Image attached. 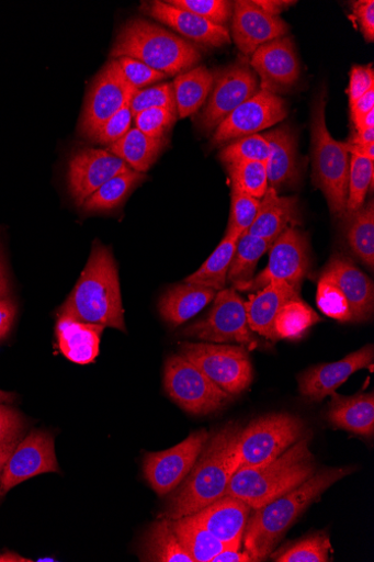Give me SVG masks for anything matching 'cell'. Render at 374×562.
Listing matches in <instances>:
<instances>
[{"mask_svg": "<svg viewBox=\"0 0 374 562\" xmlns=\"http://www.w3.org/2000/svg\"><path fill=\"white\" fill-rule=\"evenodd\" d=\"M241 428L228 425L212 435L186 479L169 497L163 517L178 520L222 498L239 470L238 440Z\"/></svg>", "mask_w": 374, "mask_h": 562, "instance_id": "1", "label": "cell"}, {"mask_svg": "<svg viewBox=\"0 0 374 562\" xmlns=\"http://www.w3.org/2000/svg\"><path fill=\"white\" fill-rule=\"evenodd\" d=\"M352 471L350 468L320 470L294 490L254 508L242 539L245 550L256 562L269 558L308 506Z\"/></svg>", "mask_w": 374, "mask_h": 562, "instance_id": "2", "label": "cell"}, {"mask_svg": "<svg viewBox=\"0 0 374 562\" xmlns=\"http://www.w3.org/2000/svg\"><path fill=\"white\" fill-rule=\"evenodd\" d=\"M58 315L126 333L118 268L110 247L93 243L89 261Z\"/></svg>", "mask_w": 374, "mask_h": 562, "instance_id": "3", "label": "cell"}, {"mask_svg": "<svg viewBox=\"0 0 374 562\" xmlns=\"http://www.w3.org/2000/svg\"><path fill=\"white\" fill-rule=\"evenodd\" d=\"M110 56L113 60H137L167 77L190 71L202 58L200 49L191 42L140 19L121 29Z\"/></svg>", "mask_w": 374, "mask_h": 562, "instance_id": "4", "label": "cell"}, {"mask_svg": "<svg viewBox=\"0 0 374 562\" xmlns=\"http://www.w3.org/2000/svg\"><path fill=\"white\" fill-rule=\"evenodd\" d=\"M309 440L310 437L304 436L271 463L239 469L225 495L237 497L254 509L299 486L316 472Z\"/></svg>", "mask_w": 374, "mask_h": 562, "instance_id": "5", "label": "cell"}, {"mask_svg": "<svg viewBox=\"0 0 374 562\" xmlns=\"http://www.w3.org/2000/svg\"><path fill=\"white\" fill-rule=\"evenodd\" d=\"M326 106L324 90L318 93L311 109L313 180L324 191L332 215L342 220L347 214L351 155L345 143L331 136Z\"/></svg>", "mask_w": 374, "mask_h": 562, "instance_id": "6", "label": "cell"}, {"mask_svg": "<svg viewBox=\"0 0 374 562\" xmlns=\"http://www.w3.org/2000/svg\"><path fill=\"white\" fill-rule=\"evenodd\" d=\"M304 436L305 423L296 416L272 414L253 420L240 432L239 469L273 462Z\"/></svg>", "mask_w": 374, "mask_h": 562, "instance_id": "7", "label": "cell"}, {"mask_svg": "<svg viewBox=\"0 0 374 562\" xmlns=\"http://www.w3.org/2000/svg\"><path fill=\"white\" fill-rule=\"evenodd\" d=\"M165 389L184 412L194 416L215 414L233 398L181 353L170 356L166 362Z\"/></svg>", "mask_w": 374, "mask_h": 562, "instance_id": "8", "label": "cell"}, {"mask_svg": "<svg viewBox=\"0 0 374 562\" xmlns=\"http://www.w3.org/2000/svg\"><path fill=\"white\" fill-rule=\"evenodd\" d=\"M180 353L213 383L230 395H239L251 384L253 373L243 346L182 342Z\"/></svg>", "mask_w": 374, "mask_h": 562, "instance_id": "9", "label": "cell"}, {"mask_svg": "<svg viewBox=\"0 0 374 562\" xmlns=\"http://www.w3.org/2000/svg\"><path fill=\"white\" fill-rule=\"evenodd\" d=\"M183 335L216 344L234 341L248 350L260 344L249 328L245 301L235 288L219 291L206 318L188 327Z\"/></svg>", "mask_w": 374, "mask_h": 562, "instance_id": "10", "label": "cell"}, {"mask_svg": "<svg viewBox=\"0 0 374 562\" xmlns=\"http://www.w3.org/2000/svg\"><path fill=\"white\" fill-rule=\"evenodd\" d=\"M310 270L308 238L297 227H290L272 244L269 266L247 283L233 288L242 292H258L273 281H285L299 291Z\"/></svg>", "mask_w": 374, "mask_h": 562, "instance_id": "11", "label": "cell"}, {"mask_svg": "<svg viewBox=\"0 0 374 562\" xmlns=\"http://www.w3.org/2000/svg\"><path fill=\"white\" fill-rule=\"evenodd\" d=\"M213 77L215 83L209 100L197 120L199 128L204 133L217 128L258 92V77L246 58L213 72Z\"/></svg>", "mask_w": 374, "mask_h": 562, "instance_id": "12", "label": "cell"}, {"mask_svg": "<svg viewBox=\"0 0 374 562\" xmlns=\"http://www.w3.org/2000/svg\"><path fill=\"white\" fill-rule=\"evenodd\" d=\"M136 89L126 80L117 60L106 64L88 92L79 132L92 139L98 130L129 104Z\"/></svg>", "mask_w": 374, "mask_h": 562, "instance_id": "13", "label": "cell"}, {"mask_svg": "<svg viewBox=\"0 0 374 562\" xmlns=\"http://www.w3.org/2000/svg\"><path fill=\"white\" fill-rule=\"evenodd\" d=\"M211 435L200 430L175 447L144 456L143 472L149 486L159 495L172 493L186 479Z\"/></svg>", "mask_w": 374, "mask_h": 562, "instance_id": "14", "label": "cell"}, {"mask_svg": "<svg viewBox=\"0 0 374 562\" xmlns=\"http://www.w3.org/2000/svg\"><path fill=\"white\" fill-rule=\"evenodd\" d=\"M287 115L284 99L260 89L216 128L212 136V145H223L271 128L284 121Z\"/></svg>", "mask_w": 374, "mask_h": 562, "instance_id": "15", "label": "cell"}, {"mask_svg": "<svg viewBox=\"0 0 374 562\" xmlns=\"http://www.w3.org/2000/svg\"><path fill=\"white\" fill-rule=\"evenodd\" d=\"M60 471L55 438L45 431H33L18 445L5 465L0 494L37 475Z\"/></svg>", "mask_w": 374, "mask_h": 562, "instance_id": "16", "label": "cell"}, {"mask_svg": "<svg viewBox=\"0 0 374 562\" xmlns=\"http://www.w3.org/2000/svg\"><path fill=\"white\" fill-rule=\"evenodd\" d=\"M131 168L109 149L80 148L70 158L68 167L69 192L81 209L84 201L102 184Z\"/></svg>", "mask_w": 374, "mask_h": 562, "instance_id": "17", "label": "cell"}, {"mask_svg": "<svg viewBox=\"0 0 374 562\" xmlns=\"http://www.w3.org/2000/svg\"><path fill=\"white\" fill-rule=\"evenodd\" d=\"M250 66L260 78V89L275 94L288 91L301 76L295 44L287 36L258 47Z\"/></svg>", "mask_w": 374, "mask_h": 562, "instance_id": "18", "label": "cell"}, {"mask_svg": "<svg viewBox=\"0 0 374 562\" xmlns=\"http://www.w3.org/2000/svg\"><path fill=\"white\" fill-rule=\"evenodd\" d=\"M373 361V345H366L349 353L342 361L320 364L304 372L298 379L299 391L310 401H322L337 392L355 372L371 368Z\"/></svg>", "mask_w": 374, "mask_h": 562, "instance_id": "19", "label": "cell"}, {"mask_svg": "<svg viewBox=\"0 0 374 562\" xmlns=\"http://www.w3.org/2000/svg\"><path fill=\"white\" fill-rule=\"evenodd\" d=\"M288 30L280 16L264 13L253 2L234 3L233 37L245 56H252L261 45L284 37Z\"/></svg>", "mask_w": 374, "mask_h": 562, "instance_id": "20", "label": "cell"}, {"mask_svg": "<svg viewBox=\"0 0 374 562\" xmlns=\"http://www.w3.org/2000/svg\"><path fill=\"white\" fill-rule=\"evenodd\" d=\"M252 508L243 501L224 495L188 518L222 540L228 548H241Z\"/></svg>", "mask_w": 374, "mask_h": 562, "instance_id": "21", "label": "cell"}, {"mask_svg": "<svg viewBox=\"0 0 374 562\" xmlns=\"http://www.w3.org/2000/svg\"><path fill=\"white\" fill-rule=\"evenodd\" d=\"M320 276L331 280L345 295L353 322H367L372 318L374 310L373 282L345 255L335 254Z\"/></svg>", "mask_w": 374, "mask_h": 562, "instance_id": "22", "label": "cell"}, {"mask_svg": "<svg viewBox=\"0 0 374 562\" xmlns=\"http://www.w3.org/2000/svg\"><path fill=\"white\" fill-rule=\"evenodd\" d=\"M141 11L151 19L168 25L197 44L209 47H222L231 42L227 27L212 24L168 2L146 3L143 5Z\"/></svg>", "mask_w": 374, "mask_h": 562, "instance_id": "23", "label": "cell"}, {"mask_svg": "<svg viewBox=\"0 0 374 562\" xmlns=\"http://www.w3.org/2000/svg\"><path fill=\"white\" fill-rule=\"evenodd\" d=\"M301 297L299 291L285 281H273L245 302L249 328L265 338L276 341L274 322L283 306Z\"/></svg>", "mask_w": 374, "mask_h": 562, "instance_id": "24", "label": "cell"}, {"mask_svg": "<svg viewBox=\"0 0 374 562\" xmlns=\"http://www.w3.org/2000/svg\"><path fill=\"white\" fill-rule=\"evenodd\" d=\"M298 200L295 196H281L272 188L260 200L256 220L248 233L274 243L287 228L301 225Z\"/></svg>", "mask_w": 374, "mask_h": 562, "instance_id": "25", "label": "cell"}, {"mask_svg": "<svg viewBox=\"0 0 374 562\" xmlns=\"http://www.w3.org/2000/svg\"><path fill=\"white\" fill-rule=\"evenodd\" d=\"M104 328L70 317H59L56 327L59 348L70 362L79 366L91 364L99 356Z\"/></svg>", "mask_w": 374, "mask_h": 562, "instance_id": "26", "label": "cell"}, {"mask_svg": "<svg viewBox=\"0 0 374 562\" xmlns=\"http://www.w3.org/2000/svg\"><path fill=\"white\" fill-rule=\"evenodd\" d=\"M216 295V290L203 285L178 284L160 297L158 311L167 324L179 327L200 314Z\"/></svg>", "mask_w": 374, "mask_h": 562, "instance_id": "27", "label": "cell"}, {"mask_svg": "<svg viewBox=\"0 0 374 562\" xmlns=\"http://www.w3.org/2000/svg\"><path fill=\"white\" fill-rule=\"evenodd\" d=\"M262 136L271 146V156L265 162L269 187L279 191L282 187L297 182L299 170L294 132L286 126Z\"/></svg>", "mask_w": 374, "mask_h": 562, "instance_id": "28", "label": "cell"}, {"mask_svg": "<svg viewBox=\"0 0 374 562\" xmlns=\"http://www.w3.org/2000/svg\"><path fill=\"white\" fill-rule=\"evenodd\" d=\"M328 419L337 428L372 437L374 435L373 392L358 393L353 396H342L335 392L329 404Z\"/></svg>", "mask_w": 374, "mask_h": 562, "instance_id": "29", "label": "cell"}, {"mask_svg": "<svg viewBox=\"0 0 374 562\" xmlns=\"http://www.w3.org/2000/svg\"><path fill=\"white\" fill-rule=\"evenodd\" d=\"M168 145V137L151 138L135 127L118 142L109 146V150L134 171L145 173Z\"/></svg>", "mask_w": 374, "mask_h": 562, "instance_id": "30", "label": "cell"}, {"mask_svg": "<svg viewBox=\"0 0 374 562\" xmlns=\"http://www.w3.org/2000/svg\"><path fill=\"white\" fill-rule=\"evenodd\" d=\"M215 77L205 67H195L177 77L173 83L177 110L181 119L195 114L211 93Z\"/></svg>", "mask_w": 374, "mask_h": 562, "instance_id": "31", "label": "cell"}, {"mask_svg": "<svg viewBox=\"0 0 374 562\" xmlns=\"http://www.w3.org/2000/svg\"><path fill=\"white\" fill-rule=\"evenodd\" d=\"M143 561L194 562L175 535L171 520L165 518L147 531L143 548Z\"/></svg>", "mask_w": 374, "mask_h": 562, "instance_id": "32", "label": "cell"}, {"mask_svg": "<svg viewBox=\"0 0 374 562\" xmlns=\"http://www.w3.org/2000/svg\"><path fill=\"white\" fill-rule=\"evenodd\" d=\"M147 179L145 173L132 169L102 184L82 204L84 213H105L121 206L129 193Z\"/></svg>", "mask_w": 374, "mask_h": 562, "instance_id": "33", "label": "cell"}, {"mask_svg": "<svg viewBox=\"0 0 374 562\" xmlns=\"http://www.w3.org/2000/svg\"><path fill=\"white\" fill-rule=\"evenodd\" d=\"M238 239L225 236L223 241L209 255V258L184 283L203 285L213 290L226 289L228 272L234 259Z\"/></svg>", "mask_w": 374, "mask_h": 562, "instance_id": "34", "label": "cell"}, {"mask_svg": "<svg viewBox=\"0 0 374 562\" xmlns=\"http://www.w3.org/2000/svg\"><path fill=\"white\" fill-rule=\"evenodd\" d=\"M345 237L356 257L373 271L374 267V202L363 204L353 215L345 217Z\"/></svg>", "mask_w": 374, "mask_h": 562, "instance_id": "35", "label": "cell"}, {"mask_svg": "<svg viewBox=\"0 0 374 562\" xmlns=\"http://www.w3.org/2000/svg\"><path fill=\"white\" fill-rule=\"evenodd\" d=\"M171 526L194 562H211L213 558L228 548L222 540L188 517L171 520Z\"/></svg>", "mask_w": 374, "mask_h": 562, "instance_id": "36", "label": "cell"}, {"mask_svg": "<svg viewBox=\"0 0 374 562\" xmlns=\"http://www.w3.org/2000/svg\"><path fill=\"white\" fill-rule=\"evenodd\" d=\"M271 246L272 243L249 233L241 235L237 243L227 282L236 286L250 281L262 255L269 251Z\"/></svg>", "mask_w": 374, "mask_h": 562, "instance_id": "37", "label": "cell"}, {"mask_svg": "<svg viewBox=\"0 0 374 562\" xmlns=\"http://www.w3.org/2000/svg\"><path fill=\"white\" fill-rule=\"evenodd\" d=\"M319 322L322 319L301 297L291 300L274 322L275 339H299Z\"/></svg>", "mask_w": 374, "mask_h": 562, "instance_id": "38", "label": "cell"}, {"mask_svg": "<svg viewBox=\"0 0 374 562\" xmlns=\"http://www.w3.org/2000/svg\"><path fill=\"white\" fill-rule=\"evenodd\" d=\"M331 550L329 536L318 532L285 544L270 557L276 562H328Z\"/></svg>", "mask_w": 374, "mask_h": 562, "instance_id": "39", "label": "cell"}, {"mask_svg": "<svg viewBox=\"0 0 374 562\" xmlns=\"http://www.w3.org/2000/svg\"><path fill=\"white\" fill-rule=\"evenodd\" d=\"M374 162L369 159L351 156L347 214L349 217L363 207L370 187L373 188Z\"/></svg>", "mask_w": 374, "mask_h": 562, "instance_id": "40", "label": "cell"}, {"mask_svg": "<svg viewBox=\"0 0 374 562\" xmlns=\"http://www.w3.org/2000/svg\"><path fill=\"white\" fill-rule=\"evenodd\" d=\"M271 146L262 135L253 134L233 140L223 148L219 159L226 166L240 162H267Z\"/></svg>", "mask_w": 374, "mask_h": 562, "instance_id": "41", "label": "cell"}, {"mask_svg": "<svg viewBox=\"0 0 374 562\" xmlns=\"http://www.w3.org/2000/svg\"><path fill=\"white\" fill-rule=\"evenodd\" d=\"M233 189L261 200L269 190L265 162H240L227 166Z\"/></svg>", "mask_w": 374, "mask_h": 562, "instance_id": "42", "label": "cell"}, {"mask_svg": "<svg viewBox=\"0 0 374 562\" xmlns=\"http://www.w3.org/2000/svg\"><path fill=\"white\" fill-rule=\"evenodd\" d=\"M316 303L326 316L340 323L353 322L345 295L331 280L322 276L317 283Z\"/></svg>", "mask_w": 374, "mask_h": 562, "instance_id": "43", "label": "cell"}, {"mask_svg": "<svg viewBox=\"0 0 374 562\" xmlns=\"http://www.w3.org/2000/svg\"><path fill=\"white\" fill-rule=\"evenodd\" d=\"M259 207V199L233 189L231 212L225 236L239 239L241 235L248 233L256 220Z\"/></svg>", "mask_w": 374, "mask_h": 562, "instance_id": "44", "label": "cell"}, {"mask_svg": "<svg viewBox=\"0 0 374 562\" xmlns=\"http://www.w3.org/2000/svg\"><path fill=\"white\" fill-rule=\"evenodd\" d=\"M129 108L133 117L151 109H165L177 113L173 85L165 83L137 90L129 102Z\"/></svg>", "mask_w": 374, "mask_h": 562, "instance_id": "45", "label": "cell"}, {"mask_svg": "<svg viewBox=\"0 0 374 562\" xmlns=\"http://www.w3.org/2000/svg\"><path fill=\"white\" fill-rule=\"evenodd\" d=\"M168 3L222 27H226L234 9L226 0H171Z\"/></svg>", "mask_w": 374, "mask_h": 562, "instance_id": "46", "label": "cell"}, {"mask_svg": "<svg viewBox=\"0 0 374 562\" xmlns=\"http://www.w3.org/2000/svg\"><path fill=\"white\" fill-rule=\"evenodd\" d=\"M136 128L151 138H167L177 122V113L165 109H151L137 114Z\"/></svg>", "mask_w": 374, "mask_h": 562, "instance_id": "47", "label": "cell"}, {"mask_svg": "<svg viewBox=\"0 0 374 562\" xmlns=\"http://www.w3.org/2000/svg\"><path fill=\"white\" fill-rule=\"evenodd\" d=\"M133 114L129 104L104 123L92 137V142L111 146L123 138L132 128Z\"/></svg>", "mask_w": 374, "mask_h": 562, "instance_id": "48", "label": "cell"}, {"mask_svg": "<svg viewBox=\"0 0 374 562\" xmlns=\"http://www.w3.org/2000/svg\"><path fill=\"white\" fill-rule=\"evenodd\" d=\"M117 61L126 80L136 90L167 78L165 74L158 72L137 60L121 58Z\"/></svg>", "mask_w": 374, "mask_h": 562, "instance_id": "49", "label": "cell"}, {"mask_svg": "<svg viewBox=\"0 0 374 562\" xmlns=\"http://www.w3.org/2000/svg\"><path fill=\"white\" fill-rule=\"evenodd\" d=\"M24 418L14 407L0 404V446L23 437Z\"/></svg>", "mask_w": 374, "mask_h": 562, "instance_id": "50", "label": "cell"}, {"mask_svg": "<svg viewBox=\"0 0 374 562\" xmlns=\"http://www.w3.org/2000/svg\"><path fill=\"white\" fill-rule=\"evenodd\" d=\"M374 88V70L371 66H355L351 70L348 89L350 105L359 98Z\"/></svg>", "mask_w": 374, "mask_h": 562, "instance_id": "51", "label": "cell"}, {"mask_svg": "<svg viewBox=\"0 0 374 562\" xmlns=\"http://www.w3.org/2000/svg\"><path fill=\"white\" fill-rule=\"evenodd\" d=\"M353 15L366 42L374 40V2L359 0L352 4Z\"/></svg>", "mask_w": 374, "mask_h": 562, "instance_id": "52", "label": "cell"}, {"mask_svg": "<svg viewBox=\"0 0 374 562\" xmlns=\"http://www.w3.org/2000/svg\"><path fill=\"white\" fill-rule=\"evenodd\" d=\"M16 317V305L9 299L0 300V341L10 334Z\"/></svg>", "mask_w": 374, "mask_h": 562, "instance_id": "53", "label": "cell"}, {"mask_svg": "<svg viewBox=\"0 0 374 562\" xmlns=\"http://www.w3.org/2000/svg\"><path fill=\"white\" fill-rule=\"evenodd\" d=\"M351 120L356 127L360 121L374 110V88L370 89L361 98H359L353 104L350 105Z\"/></svg>", "mask_w": 374, "mask_h": 562, "instance_id": "54", "label": "cell"}, {"mask_svg": "<svg viewBox=\"0 0 374 562\" xmlns=\"http://www.w3.org/2000/svg\"><path fill=\"white\" fill-rule=\"evenodd\" d=\"M253 3L272 16H280L284 11L296 4V2H290V0H253Z\"/></svg>", "mask_w": 374, "mask_h": 562, "instance_id": "55", "label": "cell"}, {"mask_svg": "<svg viewBox=\"0 0 374 562\" xmlns=\"http://www.w3.org/2000/svg\"><path fill=\"white\" fill-rule=\"evenodd\" d=\"M211 562H256L254 559L245 550L236 548H226L219 554L211 560Z\"/></svg>", "mask_w": 374, "mask_h": 562, "instance_id": "56", "label": "cell"}, {"mask_svg": "<svg viewBox=\"0 0 374 562\" xmlns=\"http://www.w3.org/2000/svg\"><path fill=\"white\" fill-rule=\"evenodd\" d=\"M22 439L23 437L0 446V482H2L3 472L11 454ZM0 496H2V494H0Z\"/></svg>", "mask_w": 374, "mask_h": 562, "instance_id": "57", "label": "cell"}, {"mask_svg": "<svg viewBox=\"0 0 374 562\" xmlns=\"http://www.w3.org/2000/svg\"><path fill=\"white\" fill-rule=\"evenodd\" d=\"M348 143L359 146L374 144V128L355 131Z\"/></svg>", "mask_w": 374, "mask_h": 562, "instance_id": "58", "label": "cell"}, {"mask_svg": "<svg viewBox=\"0 0 374 562\" xmlns=\"http://www.w3.org/2000/svg\"><path fill=\"white\" fill-rule=\"evenodd\" d=\"M10 292L9 280L2 262H0V300L8 297Z\"/></svg>", "mask_w": 374, "mask_h": 562, "instance_id": "59", "label": "cell"}, {"mask_svg": "<svg viewBox=\"0 0 374 562\" xmlns=\"http://www.w3.org/2000/svg\"><path fill=\"white\" fill-rule=\"evenodd\" d=\"M374 128V110L366 114L355 127L356 131Z\"/></svg>", "mask_w": 374, "mask_h": 562, "instance_id": "60", "label": "cell"}, {"mask_svg": "<svg viewBox=\"0 0 374 562\" xmlns=\"http://www.w3.org/2000/svg\"><path fill=\"white\" fill-rule=\"evenodd\" d=\"M16 398V395L11 392H5L0 390V404L2 403H12Z\"/></svg>", "mask_w": 374, "mask_h": 562, "instance_id": "61", "label": "cell"}, {"mask_svg": "<svg viewBox=\"0 0 374 562\" xmlns=\"http://www.w3.org/2000/svg\"><path fill=\"white\" fill-rule=\"evenodd\" d=\"M0 561H31L26 560L20 555H16L14 553H5L4 555H0Z\"/></svg>", "mask_w": 374, "mask_h": 562, "instance_id": "62", "label": "cell"}]
</instances>
